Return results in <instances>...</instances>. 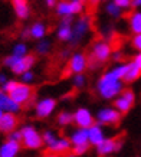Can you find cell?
Returning <instances> with one entry per match:
<instances>
[{
	"instance_id": "21",
	"label": "cell",
	"mask_w": 141,
	"mask_h": 157,
	"mask_svg": "<svg viewBox=\"0 0 141 157\" xmlns=\"http://www.w3.org/2000/svg\"><path fill=\"white\" fill-rule=\"evenodd\" d=\"M70 143L74 144V147H75V146H82V144L90 143V141H88V130L79 128L70 137Z\"/></svg>"
},
{
	"instance_id": "2",
	"label": "cell",
	"mask_w": 141,
	"mask_h": 157,
	"mask_svg": "<svg viewBox=\"0 0 141 157\" xmlns=\"http://www.w3.org/2000/svg\"><path fill=\"white\" fill-rule=\"evenodd\" d=\"M111 46L108 42H98L95 45L92 51L88 53L86 56V62H88V68L91 69H97L107 61L111 55Z\"/></svg>"
},
{
	"instance_id": "38",
	"label": "cell",
	"mask_w": 141,
	"mask_h": 157,
	"mask_svg": "<svg viewBox=\"0 0 141 157\" xmlns=\"http://www.w3.org/2000/svg\"><path fill=\"white\" fill-rule=\"evenodd\" d=\"M22 78H23V82L26 84V82L33 81V78H35V75H33L32 72L29 71V72H26V74H23V75H22Z\"/></svg>"
},
{
	"instance_id": "24",
	"label": "cell",
	"mask_w": 141,
	"mask_h": 157,
	"mask_svg": "<svg viewBox=\"0 0 141 157\" xmlns=\"http://www.w3.org/2000/svg\"><path fill=\"white\" fill-rule=\"evenodd\" d=\"M58 123L61 124V125H68V124H70L72 121H74V115L70 114V113H66V111H62V113H59L56 117Z\"/></svg>"
},
{
	"instance_id": "33",
	"label": "cell",
	"mask_w": 141,
	"mask_h": 157,
	"mask_svg": "<svg viewBox=\"0 0 141 157\" xmlns=\"http://www.w3.org/2000/svg\"><path fill=\"white\" fill-rule=\"evenodd\" d=\"M107 10H108V13L111 16H120V7H118L115 3H109L107 6Z\"/></svg>"
},
{
	"instance_id": "9",
	"label": "cell",
	"mask_w": 141,
	"mask_h": 157,
	"mask_svg": "<svg viewBox=\"0 0 141 157\" xmlns=\"http://www.w3.org/2000/svg\"><path fill=\"white\" fill-rule=\"evenodd\" d=\"M82 9H84L82 2H61L56 7V12L61 16H70V14L81 13Z\"/></svg>"
},
{
	"instance_id": "43",
	"label": "cell",
	"mask_w": 141,
	"mask_h": 157,
	"mask_svg": "<svg viewBox=\"0 0 141 157\" xmlns=\"http://www.w3.org/2000/svg\"><path fill=\"white\" fill-rule=\"evenodd\" d=\"M42 157H61V156H55V154H43Z\"/></svg>"
},
{
	"instance_id": "13",
	"label": "cell",
	"mask_w": 141,
	"mask_h": 157,
	"mask_svg": "<svg viewBox=\"0 0 141 157\" xmlns=\"http://www.w3.org/2000/svg\"><path fill=\"white\" fill-rule=\"evenodd\" d=\"M56 107V101L52 100V98H46V100H42L36 105V115L39 118H46L52 114V111Z\"/></svg>"
},
{
	"instance_id": "44",
	"label": "cell",
	"mask_w": 141,
	"mask_h": 157,
	"mask_svg": "<svg viewBox=\"0 0 141 157\" xmlns=\"http://www.w3.org/2000/svg\"><path fill=\"white\" fill-rule=\"evenodd\" d=\"M5 114V113H3V111H2V109H0V118H2V115Z\"/></svg>"
},
{
	"instance_id": "35",
	"label": "cell",
	"mask_w": 141,
	"mask_h": 157,
	"mask_svg": "<svg viewBox=\"0 0 141 157\" xmlns=\"http://www.w3.org/2000/svg\"><path fill=\"white\" fill-rule=\"evenodd\" d=\"M9 140H13V141H17V143L22 144V133L20 131H13V133L10 134Z\"/></svg>"
},
{
	"instance_id": "8",
	"label": "cell",
	"mask_w": 141,
	"mask_h": 157,
	"mask_svg": "<svg viewBox=\"0 0 141 157\" xmlns=\"http://www.w3.org/2000/svg\"><path fill=\"white\" fill-rule=\"evenodd\" d=\"M74 121L76 123V125L82 130H90L94 125V118L91 113L86 108H79L76 109V113L74 114Z\"/></svg>"
},
{
	"instance_id": "42",
	"label": "cell",
	"mask_w": 141,
	"mask_h": 157,
	"mask_svg": "<svg viewBox=\"0 0 141 157\" xmlns=\"http://www.w3.org/2000/svg\"><path fill=\"white\" fill-rule=\"evenodd\" d=\"M132 6H141V0H135V2H132Z\"/></svg>"
},
{
	"instance_id": "7",
	"label": "cell",
	"mask_w": 141,
	"mask_h": 157,
	"mask_svg": "<svg viewBox=\"0 0 141 157\" xmlns=\"http://www.w3.org/2000/svg\"><path fill=\"white\" fill-rule=\"evenodd\" d=\"M86 68H88L86 56L82 55V53H76V55H74V56L69 59L63 74H66L65 76H68L69 74H78V75H81V72H84Z\"/></svg>"
},
{
	"instance_id": "40",
	"label": "cell",
	"mask_w": 141,
	"mask_h": 157,
	"mask_svg": "<svg viewBox=\"0 0 141 157\" xmlns=\"http://www.w3.org/2000/svg\"><path fill=\"white\" fill-rule=\"evenodd\" d=\"M6 82H7V81H6V78H5V75H0V84H3V85H5Z\"/></svg>"
},
{
	"instance_id": "30",
	"label": "cell",
	"mask_w": 141,
	"mask_h": 157,
	"mask_svg": "<svg viewBox=\"0 0 141 157\" xmlns=\"http://www.w3.org/2000/svg\"><path fill=\"white\" fill-rule=\"evenodd\" d=\"M131 46L134 49H137V51H140V53H141V33L140 35H134V36H132Z\"/></svg>"
},
{
	"instance_id": "17",
	"label": "cell",
	"mask_w": 141,
	"mask_h": 157,
	"mask_svg": "<svg viewBox=\"0 0 141 157\" xmlns=\"http://www.w3.org/2000/svg\"><path fill=\"white\" fill-rule=\"evenodd\" d=\"M125 17L130 20V29L134 35L141 33V13L140 12H130L125 13Z\"/></svg>"
},
{
	"instance_id": "34",
	"label": "cell",
	"mask_w": 141,
	"mask_h": 157,
	"mask_svg": "<svg viewBox=\"0 0 141 157\" xmlns=\"http://www.w3.org/2000/svg\"><path fill=\"white\" fill-rule=\"evenodd\" d=\"M49 48H51V45H49V42H40L38 45V52L39 53H45L49 51Z\"/></svg>"
},
{
	"instance_id": "36",
	"label": "cell",
	"mask_w": 141,
	"mask_h": 157,
	"mask_svg": "<svg viewBox=\"0 0 141 157\" xmlns=\"http://www.w3.org/2000/svg\"><path fill=\"white\" fill-rule=\"evenodd\" d=\"M85 84V78L82 75H76L75 76V85L78 86V88H81V86H84Z\"/></svg>"
},
{
	"instance_id": "4",
	"label": "cell",
	"mask_w": 141,
	"mask_h": 157,
	"mask_svg": "<svg viewBox=\"0 0 141 157\" xmlns=\"http://www.w3.org/2000/svg\"><path fill=\"white\" fill-rule=\"evenodd\" d=\"M22 133V146L25 148H32V150H36V148H40L43 144V137L36 131V130L28 125V127H23L20 130Z\"/></svg>"
},
{
	"instance_id": "31",
	"label": "cell",
	"mask_w": 141,
	"mask_h": 157,
	"mask_svg": "<svg viewBox=\"0 0 141 157\" xmlns=\"http://www.w3.org/2000/svg\"><path fill=\"white\" fill-rule=\"evenodd\" d=\"M55 141H56V138H55V136H53L51 131H46V133L43 134V143H46L48 147H49V146H52Z\"/></svg>"
},
{
	"instance_id": "32",
	"label": "cell",
	"mask_w": 141,
	"mask_h": 157,
	"mask_svg": "<svg viewBox=\"0 0 141 157\" xmlns=\"http://www.w3.org/2000/svg\"><path fill=\"white\" fill-rule=\"evenodd\" d=\"M20 58H17V56H14V55H10V56H7L5 59V62H3V63H5L6 67H10V69H12V68L14 67V65H16V63H17V61H19Z\"/></svg>"
},
{
	"instance_id": "19",
	"label": "cell",
	"mask_w": 141,
	"mask_h": 157,
	"mask_svg": "<svg viewBox=\"0 0 141 157\" xmlns=\"http://www.w3.org/2000/svg\"><path fill=\"white\" fill-rule=\"evenodd\" d=\"M13 9L17 14V17L19 19H26L29 16V5L28 2H25V0H14L13 3Z\"/></svg>"
},
{
	"instance_id": "3",
	"label": "cell",
	"mask_w": 141,
	"mask_h": 157,
	"mask_svg": "<svg viewBox=\"0 0 141 157\" xmlns=\"http://www.w3.org/2000/svg\"><path fill=\"white\" fill-rule=\"evenodd\" d=\"M35 88L30 85H26V84H20L16 86V90L13 92H10L9 97L10 100L16 102V104L19 105V107H28L35 100Z\"/></svg>"
},
{
	"instance_id": "14",
	"label": "cell",
	"mask_w": 141,
	"mask_h": 157,
	"mask_svg": "<svg viewBox=\"0 0 141 157\" xmlns=\"http://www.w3.org/2000/svg\"><path fill=\"white\" fill-rule=\"evenodd\" d=\"M20 150V143L7 140L2 147H0V157H14Z\"/></svg>"
},
{
	"instance_id": "16",
	"label": "cell",
	"mask_w": 141,
	"mask_h": 157,
	"mask_svg": "<svg viewBox=\"0 0 141 157\" xmlns=\"http://www.w3.org/2000/svg\"><path fill=\"white\" fill-rule=\"evenodd\" d=\"M104 140L105 138H104V133H102V130H101V127H99L98 124H94L88 130V141H90V144H94V146L98 147Z\"/></svg>"
},
{
	"instance_id": "37",
	"label": "cell",
	"mask_w": 141,
	"mask_h": 157,
	"mask_svg": "<svg viewBox=\"0 0 141 157\" xmlns=\"http://www.w3.org/2000/svg\"><path fill=\"white\" fill-rule=\"evenodd\" d=\"M114 3H115L118 7H130V6L132 5V3H130L128 0H117V2H114Z\"/></svg>"
},
{
	"instance_id": "41",
	"label": "cell",
	"mask_w": 141,
	"mask_h": 157,
	"mask_svg": "<svg viewBox=\"0 0 141 157\" xmlns=\"http://www.w3.org/2000/svg\"><path fill=\"white\" fill-rule=\"evenodd\" d=\"M46 5L49 6V7H52V6L55 5V2H53V0H48V2H46Z\"/></svg>"
},
{
	"instance_id": "28",
	"label": "cell",
	"mask_w": 141,
	"mask_h": 157,
	"mask_svg": "<svg viewBox=\"0 0 141 157\" xmlns=\"http://www.w3.org/2000/svg\"><path fill=\"white\" fill-rule=\"evenodd\" d=\"M90 150V143H86V144H82V146H75V147L72 148V156H81V154H84V153H86Z\"/></svg>"
},
{
	"instance_id": "25",
	"label": "cell",
	"mask_w": 141,
	"mask_h": 157,
	"mask_svg": "<svg viewBox=\"0 0 141 157\" xmlns=\"http://www.w3.org/2000/svg\"><path fill=\"white\" fill-rule=\"evenodd\" d=\"M58 36H59L61 40H68V39H70V36H72V29H70V26H62V28L59 29V32H58Z\"/></svg>"
},
{
	"instance_id": "6",
	"label": "cell",
	"mask_w": 141,
	"mask_h": 157,
	"mask_svg": "<svg viewBox=\"0 0 141 157\" xmlns=\"http://www.w3.org/2000/svg\"><path fill=\"white\" fill-rule=\"evenodd\" d=\"M122 114L118 113L114 108H105L98 113V123L102 125H109V127H118L121 123Z\"/></svg>"
},
{
	"instance_id": "23",
	"label": "cell",
	"mask_w": 141,
	"mask_h": 157,
	"mask_svg": "<svg viewBox=\"0 0 141 157\" xmlns=\"http://www.w3.org/2000/svg\"><path fill=\"white\" fill-rule=\"evenodd\" d=\"M29 32H30V36L35 39H42L46 33V28L43 26L42 23H35L32 28L29 29Z\"/></svg>"
},
{
	"instance_id": "10",
	"label": "cell",
	"mask_w": 141,
	"mask_h": 157,
	"mask_svg": "<svg viewBox=\"0 0 141 157\" xmlns=\"http://www.w3.org/2000/svg\"><path fill=\"white\" fill-rule=\"evenodd\" d=\"M69 151H70V141L66 140V138H59L52 146H49L43 154H55V156L62 157L63 154H66V153H69Z\"/></svg>"
},
{
	"instance_id": "29",
	"label": "cell",
	"mask_w": 141,
	"mask_h": 157,
	"mask_svg": "<svg viewBox=\"0 0 141 157\" xmlns=\"http://www.w3.org/2000/svg\"><path fill=\"white\" fill-rule=\"evenodd\" d=\"M17 85H19V82H16V81H7L5 85H3L2 91H3L5 94H7V95H9L10 92H13V91L16 90V86H17Z\"/></svg>"
},
{
	"instance_id": "12",
	"label": "cell",
	"mask_w": 141,
	"mask_h": 157,
	"mask_svg": "<svg viewBox=\"0 0 141 157\" xmlns=\"http://www.w3.org/2000/svg\"><path fill=\"white\" fill-rule=\"evenodd\" d=\"M19 124V118L13 113H5L0 118V131L12 134Z\"/></svg>"
},
{
	"instance_id": "5",
	"label": "cell",
	"mask_w": 141,
	"mask_h": 157,
	"mask_svg": "<svg viewBox=\"0 0 141 157\" xmlns=\"http://www.w3.org/2000/svg\"><path fill=\"white\" fill-rule=\"evenodd\" d=\"M125 136H127L125 133H121V134H118V136H115V137L104 140L102 143L97 147L98 154L102 157V156H107V154H111V153H114V151H118V150L122 147V144H124Z\"/></svg>"
},
{
	"instance_id": "11",
	"label": "cell",
	"mask_w": 141,
	"mask_h": 157,
	"mask_svg": "<svg viewBox=\"0 0 141 157\" xmlns=\"http://www.w3.org/2000/svg\"><path fill=\"white\" fill-rule=\"evenodd\" d=\"M36 62V55H33V53H28L26 56L20 58L17 63L12 68V71L14 74H17V75H23L26 72H29V69L33 67V63Z\"/></svg>"
},
{
	"instance_id": "22",
	"label": "cell",
	"mask_w": 141,
	"mask_h": 157,
	"mask_svg": "<svg viewBox=\"0 0 141 157\" xmlns=\"http://www.w3.org/2000/svg\"><path fill=\"white\" fill-rule=\"evenodd\" d=\"M114 107L117 108L118 113H121V114L124 115V114H127L128 111L131 109L132 105L130 104L128 101H125L124 98H121V97H120V98H117V100L114 101Z\"/></svg>"
},
{
	"instance_id": "27",
	"label": "cell",
	"mask_w": 141,
	"mask_h": 157,
	"mask_svg": "<svg viewBox=\"0 0 141 157\" xmlns=\"http://www.w3.org/2000/svg\"><path fill=\"white\" fill-rule=\"evenodd\" d=\"M121 98H124L125 101H128L131 105H134V101H135V97H134V92L130 88H125V90L121 91Z\"/></svg>"
},
{
	"instance_id": "26",
	"label": "cell",
	"mask_w": 141,
	"mask_h": 157,
	"mask_svg": "<svg viewBox=\"0 0 141 157\" xmlns=\"http://www.w3.org/2000/svg\"><path fill=\"white\" fill-rule=\"evenodd\" d=\"M13 55L17 58H23L28 55V49H26V45L23 43H19V45H16L13 49Z\"/></svg>"
},
{
	"instance_id": "39",
	"label": "cell",
	"mask_w": 141,
	"mask_h": 157,
	"mask_svg": "<svg viewBox=\"0 0 141 157\" xmlns=\"http://www.w3.org/2000/svg\"><path fill=\"white\" fill-rule=\"evenodd\" d=\"M132 63L141 69V53H138L137 56H134V59H132Z\"/></svg>"
},
{
	"instance_id": "45",
	"label": "cell",
	"mask_w": 141,
	"mask_h": 157,
	"mask_svg": "<svg viewBox=\"0 0 141 157\" xmlns=\"http://www.w3.org/2000/svg\"><path fill=\"white\" fill-rule=\"evenodd\" d=\"M70 157H75V156H70Z\"/></svg>"
},
{
	"instance_id": "18",
	"label": "cell",
	"mask_w": 141,
	"mask_h": 157,
	"mask_svg": "<svg viewBox=\"0 0 141 157\" xmlns=\"http://www.w3.org/2000/svg\"><path fill=\"white\" fill-rule=\"evenodd\" d=\"M140 76H141V69L138 67H135L131 62V63H128V69H127V72H125V75H124L121 82H124V84H131V82L137 81Z\"/></svg>"
},
{
	"instance_id": "1",
	"label": "cell",
	"mask_w": 141,
	"mask_h": 157,
	"mask_svg": "<svg viewBox=\"0 0 141 157\" xmlns=\"http://www.w3.org/2000/svg\"><path fill=\"white\" fill-rule=\"evenodd\" d=\"M122 91V82L118 81L112 72L104 74L98 81V92L104 98H112Z\"/></svg>"
},
{
	"instance_id": "15",
	"label": "cell",
	"mask_w": 141,
	"mask_h": 157,
	"mask_svg": "<svg viewBox=\"0 0 141 157\" xmlns=\"http://www.w3.org/2000/svg\"><path fill=\"white\" fill-rule=\"evenodd\" d=\"M0 109L2 111H6V113H16V111H19L20 107L16 102L10 100V97L7 94H5L3 91L0 90Z\"/></svg>"
},
{
	"instance_id": "20",
	"label": "cell",
	"mask_w": 141,
	"mask_h": 157,
	"mask_svg": "<svg viewBox=\"0 0 141 157\" xmlns=\"http://www.w3.org/2000/svg\"><path fill=\"white\" fill-rule=\"evenodd\" d=\"M88 29H90V19H88V17H82V19L78 20L75 29L72 30V35H74L75 40H78V39H79Z\"/></svg>"
}]
</instances>
